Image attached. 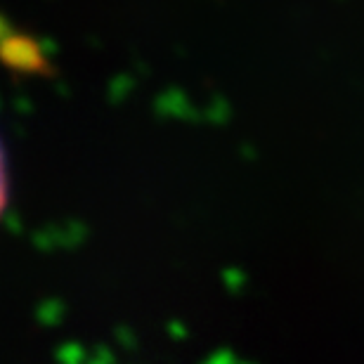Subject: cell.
<instances>
[{"instance_id": "1", "label": "cell", "mask_w": 364, "mask_h": 364, "mask_svg": "<svg viewBox=\"0 0 364 364\" xmlns=\"http://www.w3.org/2000/svg\"><path fill=\"white\" fill-rule=\"evenodd\" d=\"M7 201H10V168H7L5 147L0 142V218H3Z\"/></svg>"}]
</instances>
